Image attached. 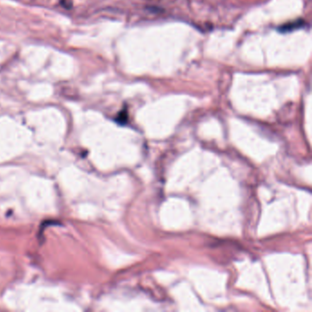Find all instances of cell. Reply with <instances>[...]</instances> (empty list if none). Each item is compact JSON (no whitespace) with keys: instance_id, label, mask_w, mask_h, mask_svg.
<instances>
[{"instance_id":"7a4b0ae2","label":"cell","mask_w":312,"mask_h":312,"mask_svg":"<svg viewBox=\"0 0 312 312\" xmlns=\"http://www.w3.org/2000/svg\"><path fill=\"white\" fill-rule=\"evenodd\" d=\"M127 120H128V113L126 112L125 110H123L122 112L119 113V115L117 116V121L120 123H125Z\"/></svg>"},{"instance_id":"6da1fadb","label":"cell","mask_w":312,"mask_h":312,"mask_svg":"<svg viewBox=\"0 0 312 312\" xmlns=\"http://www.w3.org/2000/svg\"><path fill=\"white\" fill-rule=\"evenodd\" d=\"M304 20H302V19H297V20H295V21L288 22L287 24L282 25V26H280V27L279 28V31L282 32V33L293 32V31H295V30L302 28V27L304 26Z\"/></svg>"}]
</instances>
